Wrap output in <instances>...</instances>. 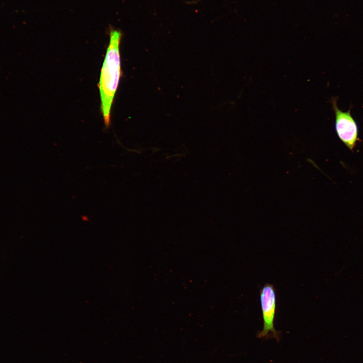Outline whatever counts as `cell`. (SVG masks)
Instances as JSON below:
<instances>
[{
  "label": "cell",
  "instance_id": "7a4b0ae2",
  "mask_svg": "<svg viewBox=\"0 0 363 363\" xmlns=\"http://www.w3.org/2000/svg\"><path fill=\"white\" fill-rule=\"evenodd\" d=\"M260 299L263 326L262 330L257 334V337L260 339L273 338L279 341L281 332L276 330L274 326L276 295L272 284L266 283L260 289Z\"/></svg>",
  "mask_w": 363,
  "mask_h": 363
},
{
  "label": "cell",
  "instance_id": "3957f363",
  "mask_svg": "<svg viewBox=\"0 0 363 363\" xmlns=\"http://www.w3.org/2000/svg\"><path fill=\"white\" fill-rule=\"evenodd\" d=\"M337 97L331 100L335 114V128L339 139L350 150H352L358 141L357 125L351 114V109L343 111L338 107Z\"/></svg>",
  "mask_w": 363,
  "mask_h": 363
},
{
  "label": "cell",
  "instance_id": "6da1fadb",
  "mask_svg": "<svg viewBox=\"0 0 363 363\" xmlns=\"http://www.w3.org/2000/svg\"><path fill=\"white\" fill-rule=\"evenodd\" d=\"M121 37L120 31H110L109 43L100 73L99 88L101 111L106 126L109 125L111 106L120 76L119 45Z\"/></svg>",
  "mask_w": 363,
  "mask_h": 363
}]
</instances>
